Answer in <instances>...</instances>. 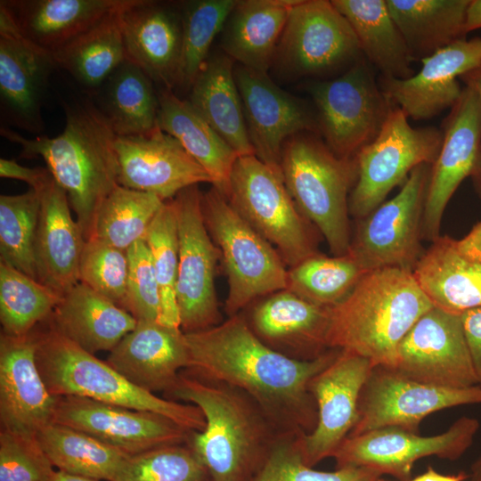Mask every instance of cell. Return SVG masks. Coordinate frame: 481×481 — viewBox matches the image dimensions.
I'll return each instance as SVG.
<instances>
[{
    "label": "cell",
    "mask_w": 481,
    "mask_h": 481,
    "mask_svg": "<svg viewBox=\"0 0 481 481\" xmlns=\"http://www.w3.org/2000/svg\"><path fill=\"white\" fill-rule=\"evenodd\" d=\"M184 335L189 351L184 373L242 390L280 433L308 434L315 428L317 407L309 383L340 349L330 348L314 360L289 358L265 344L240 314Z\"/></svg>",
    "instance_id": "1"
},
{
    "label": "cell",
    "mask_w": 481,
    "mask_h": 481,
    "mask_svg": "<svg viewBox=\"0 0 481 481\" xmlns=\"http://www.w3.org/2000/svg\"><path fill=\"white\" fill-rule=\"evenodd\" d=\"M64 112L65 126L57 136L28 139L4 126L0 134L20 145L21 157L44 159L88 240L102 202L119 185L117 135L91 99L65 103Z\"/></svg>",
    "instance_id": "2"
},
{
    "label": "cell",
    "mask_w": 481,
    "mask_h": 481,
    "mask_svg": "<svg viewBox=\"0 0 481 481\" xmlns=\"http://www.w3.org/2000/svg\"><path fill=\"white\" fill-rule=\"evenodd\" d=\"M170 400L200 409L206 425L192 431L188 444L211 481H250L280 434L258 404L228 384L201 379L183 371ZM175 401V400H174Z\"/></svg>",
    "instance_id": "3"
},
{
    "label": "cell",
    "mask_w": 481,
    "mask_h": 481,
    "mask_svg": "<svg viewBox=\"0 0 481 481\" xmlns=\"http://www.w3.org/2000/svg\"><path fill=\"white\" fill-rule=\"evenodd\" d=\"M433 306L412 271L368 272L347 297L330 307L327 346L395 368L399 343Z\"/></svg>",
    "instance_id": "4"
},
{
    "label": "cell",
    "mask_w": 481,
    "mask_h": 481,
    "mask_svg": "<svg viewBox=\"0 0 481 481\" xmlns=\"http://www.w3.org/2000/svg\"><path fill=\"white\" fill-rule=\"evenodd\" d=\"M36 360L39 372L55 396H80L133 410L161 414L189 431H202L206 421L200 409L161 398L143 390L106 361L86 352L47 328L36 332Z\"/></svg>",
    "instance_id": "5"
},
{
    "label": "cell",
    "mask_w": 481,
    "mask_h": 481,
    "mask_svg": "<svg viewBox=\"0 0 481 481\" xmlns=\"http://www.w3.org/2000/svg\"><path fill=\"white\" fill-rule=\"evenodd\" d=\"M281 173L300 214L320 232L333 256L351 244L349 195L356 182L355 158L335 155L314 133L289 138L282 149Z\"/></svg>",
    "instance_id": "6"
},
{
    "label": "cell",
    "mask_w": 481,
    "mask_h": 481,
    "mask_svg": "<svg viewBox=\"0 0 481 481\" xmlns=\"http://www.w3.org/2000/svg\"><path fill=\"white\" fill-rule=\"evenodd\" d=\"M202 213L227 277L224 311L239 314L256 299L287 289L288 269L276 249L215 187L202 193Z\"/></svg>",
    "instance_id": "7"
},
{
    "label": "cell",
    "mask_w": 481,
    "mask_h": 481,
    "mask_svg": "<svg viewBox=\"0 0 481 481\" xmlns=\"http://www.w3.org/2000/svg\"><path fill=\"white\" fill-rule=\"evenodd\" d=\"M226 198L289 268L318 253L311 223L297 208L282 173L255 155L237 159Z\"/></svg>",
    "instance_id": "8"
},
{
    "label": "cell",
    "mask_w": 481,
    "mask_h": 481,
    "mask_svg": "<svg viewBox=\"0 0 481 481\" xmlns=\"http://www.w3.org/2000/svg\"><path fill=\"white\" fill-rule=\"evenodd\" d=\"M442 140V131L412 127L404 112L394 106L377 137L355 156L357 178L349 195V214L356 220L366 216L415 167L432 165Z\"/></svg>",
    "instance_id": "9"
},
{
    "label": "cell",
    "mask_w": 481,
    "mask_h": 481,
    "mask_svg": "<svg viewBox=\"0 0 481 481\" xmlns=\"http://www.w3.org/2000/svg\"><path fill=\"white\" fill-rule=\"evenodd\" d=\"M363 58L332 79L309 87L318 111V130L338 157L354 159L381 130L391 102Z\"/></svg>",
    "instance_id": "10"
},
{
    "label": "cell",
    "mask_w": 481,
    "mask_h": 481,
    "mask_svg": "<svg viewBox=\"0 0 481 481\" xmlns=\"http://www.w3.org/2000/svg\"><path fill=\"white\" fill-rule=\"evenodd\" d=\"M430 173L431 164L418 166L395 197L357 220L348 252L367 272L415 268L425 250L422 221Z\"/></svg>",
    "instance_id": "11"
},
{
    "label": "cell",
    "mask_w": 481,
    "mask_h": 481,
    "mask_svg": "<svg viewBox=\"0 0 481 481\" xmlns=\"http://www.w3.org/2000/svg\"><path fill=\"white\" fill-rule=\"evenodd\" d=\"M363 58L350 24L331 1L298 0L289 13L273 65L288 77H321Z\"/></svg>",
    "instance_id": "12"
},
{
    "label": "cell",
    "mask_w": 481,
    "mask_h": 481,
    "mask_svg": "<svg viewBox=\"0 0 481 481\" xmlns=\"http://www.w3.org/2000/svg\"><path fill=\"white\" fill-rule=\"evenodd\" d=\"M201 200L198 185L182 190L172 199L179 244L175 297L183 333L204 330L223 322L215 288L220 256L205 224Z\"/></svg>",
    "instance_id": "13"
},
{
    "label": "cell",
    "mask_w": 481,
    "mask_h": 481,
    "mask_svg": "<svg viewBox=\"0 0 481 481\" xmlns=\"http://www.w3.org/2000/svg\"><path fill=\"white\" fill-rule=\"evenodd\" d=\"M480 424L477 419L462 416L436 436H421L400 428H377L347 436L333 455L336 468L365 467L399 481L411 479L419 459L436 456L455 461L473 444Z\"/></svg>",
    "instance_id": "14"
},
{
    "label": "cell",
    "mask_w": 481,
    "mask_h": 481,
    "mask_svg": "<svg viewBox=\"0 0 481 481\" xmlns=\"http://www.w3.org/2000/svg\"><path fill=\"white\" fill-rule=\"evenodd\" d=\"M481 404V387L448 388L409 379L394 368L374 366L362 388L358 419L348 436L381 428L419 432L423 419L437 411Z\"/></svg>",
    "instance_id": "15"
},
{
    "label": "cell",
    "mask_w": 481,
    "mask_h": 481,
    "mask_svg": "<svg viewBox=\"0 0 481 481\" xmlns=\"http://www.w3.org/2000/svg\"><path fill=\"white\" fill-rule=\"evenodd\" d=\"M394 369L431 386H477L461 314L436 306L422 314L399 343Z\"/></svg>",
    "instance_id": "16"
},
{
    "label": "cell",
    "mask_w": 481,
    "mask_h": 481,
    "mask_svg": "<svg viewBox=\"0 0 481 481\" xmlns=\"http://www.w3.org/2000/svg\"><path fill=\"white\" fill-rule=\"evenodd\" d=\"M367 358L340 350L309 383L317 407V423L298 437L304 462L314 467L334 453L358 419L359 397L371 369Z\"/></svg>",
    "instance_id": "17"
},
{
    "label": "cell",
    "mask_w": 481,
    "mask_h": 481,
    "mask_svg": "<svg viewBox=\"0 0 481 481\" xmlns=\"http://www.w3.org/2000/svg\"><path fill=\"white\" fill-rule=\"evenodd\" d=\"M53 423L83 431L128 455L186 443L192 432L156 412L72 395L58 396Z\"/></svg>",
    "instance_id": "18"
},
{
    "label": "cell",
    "mask_w": 481,
    "mask_h": 481,
    "mask_svg": "<svg viewBox=\"0 0 481 481\" xmlns=\"http://www.w3.org/2000/svg\"><path fill=\"white\" fill-rule=\"evenodd\" d=\"M55 68L53 55L23 37L0 4V105L5 122L32 134L43 131L42 106Z\"/></svg>",
    "instance_id": "19"
},
{
    "label": "cell",
    "mask_w": 481,
    "mask_h": 481,
    "mask_svg": "<svg viewBox=\"0 0 481 481\" xmlns=\"http://www.w3.org/2000/svg\"><path fill=\"white\" fill-rule=\"evenodd\" d=\"M439 153L431 165L422 221L423 240L441 234L447 204L460 184L470 177L481 149V102L464 86L443 123Z\"/></svg>",
    "instance_id": "20"
},
{
    "label": "cell",
    "mask_w": 481,
    "mask_h": 481,
    "mask_svg": "<svg viewBox=\"0 0 481 481\" xmlns=\"http://www.w3.org/2000/svg\"><path fill=\"white\" fill-rule=\"evenodd\" d=\"M234 77L255 156L281 172L285 142L299 133H316L318 124L305 104L279 87L267 73L238 65Z\"/></svg>",
    "instance_id": "21"
},
{
    "label": "cell",
    "mask_w": 481,
    "mask_h": 481,
    "mask_svg": "<svg viewBox=\"0 0 481 481\" xmlns=\"http://www.w3.org/2000/svg\"><path fill=\"white\" fill-rule=\"evenodd\" d=\"M36 332L0 335V429L37 436L53 423L58 396L50 393L36 360Z\"/></svg>",
    "instance_id": "22"
},
{
    "label": "cell",
    "mask_w": 481,
    "mask_h": 481,
    "mask_svg": "<svg viewBox=\"0 0 481 481\" xmlns=\"http://www.w3.org/2000/svg\"><path fill=\"white\" fill-rule=\"evenodd\" d=\"M118 184L149 192L164 201L182 190L211 179L172 135L159 128L140 135L117 136Z\"/></svg>",
    "instance_id": "23"
},
{
    "label": "cell",
    "mask_w": 481,
    "mask_h": 481,
    "mask_svg": "<svg viewBox=\"0 0 481 481\" xmlns=\"http://www.w3.org/2000/svg\"><path fill=\"white\" fill-rule=\"evenodd\" d=\"M420 61L413 76L380 77L379 83L391 103L414 120L429 119L454 105L463 89L460 77L481 63V37L458 40Z\"/></svg>",
    "instance_id": "24"
},
{
    "label": "cell",
    "mask_w": 481,
    "mask_h": 481,
    "mask_svg": "<svg viewBox=\"0 0 481 481\" xmlns=\"http://www.w3.org/2000/svg\"><path fill=\"white\" fill-rule=\"evenodd\" d=\"M412 272L434 306L459 314L481 306V220L461 239L440 235Z\"/></svg>",
    "instance_id": "25"
},
{
    "label": "cell",
    "mask_w": 481,
    "mask_h": 481,
    "mask_svg": "<svg viewBox=\"0 0 481 481\" xmlns=\"http://www.w3.org/2000/svg\"><path fill=\"white\" fill-rule=\"evenodd\" d=\"M126 57L154 83L176 86L182 49L178 4L127 0L118 11Z\"/></svg>",
    "instance_id": "26"
},
{
    "label": "cell",
    "mask_w": 481,
    "mask_h": 481,
    "mask_svg": "<svg viewBox=\"0 0 481 481\" xmlns=\"http://www.w3.org/2000/svg\"><path fill=\"white\" fill-rule=\"evenodd\" d=\"M106 362L136 387L168 395L189 364L185 335L180 327L159 321H137L135 328L110 352Z\"/></svg>",
    "instance_id": "27"
},
{
    "label": "cell",
    "mask_w": 481,
    "mask_h": 481,
    "mask_svg": "<svg viewBox=\"0 0 481 481\" xmlns=\"http://www.w3.org/2000/svg\"><path fill=\"white\" fill-rule=\"evenodd\" d=\"M244 317L265 344L289 358L314 360L329 350L330 307L313 304L288 289L263 298Z\"/></svg>",
    "instance_id": "28"
},
{
    "label": "cell",
    "mask_w": 481,
    "mask_h": 481,
    "mask_svg": "<svg viewBox=\"0 0 481 481\" xmlns=\"http://www.w3.org/2000/svg\"><path fill=\"white\" fill-rule=\"evenodd\" d=\"M35 241L37 281L61 297L79 282V263L86 243L64 190L54 179L41 192Z\"/></svg>",
    "instance_id": "29"
},
{
    "label": "cell",
    "mask_w": 481,
    "mask_h": 481,
    "mask_svg": "<svg viewBox=\"0 0 481 481\" xmlns=\"http://www.w3.org/2000/svg\"><path fill=\"white\" fill-rule=\"evenodd\" d=\"M127 0H1L20 35L53 55Z\"/></svg>",
    "instance_id": "30"
},
{
    "label": "cell",
    "mask_w": 481,
    "mask_h": 481,
    "mask_svg": "<svg viewBox=\"0 0 481 481\" xmlns=\"http://www.w3.org/2000/svg\"><path fill=\"white\" fill-rule=\"evenodd\" d=\"M47 327L95 355L111 351L137 323L126 310L78 282L62 298Z\"/></svg>",
    "instance_id": "31"
},
{
    "label": "cell",
    "mask_w": 481,
    "mask_h": 481,
    "mask_svg": "<svg viewBox=\"0 0 481 481\" xmlns=\"http://www.w3.org/2000/svg\"><path fill=\"white\" fill-rule=\"evenodd\" d=\"M298 1H238L221 31L224 53L241 66L267 73L290 9Z\"/></svg>",
    "instance_id": "32"
},
{
    "label": "cell",
    "mask_w": 481,
    "mask_h": 481,
    "mask_svg": "<svg viewBox=\"0 0 481 481\" xmlns=\"http://www.w3.org/2000/svg\"><path fill=\"white\" fill-rule=\"evenodd\" d=\"M159 94L158 126L175 137L208 173L212 186L225 197L237 159L236 151L208 124L192 105L161 87Z\"/></svg>",
    "instance_id": "33"
},
{
    "label": "cell",
    "mask_w": 481,
    "mask_h": 481,
    "mask_svg": "<svg viewBox=\"0 0 481 481\" xmlns=\"http://www.w3.org/2000/svg\"><path fill=\"white\" fill-rule=\"evenodd\" d=\"M189 91L186 100L239 156L255 155L228 55L208 56Z\"/></svg>",
    "instance_id": "34"
},
{
    "label": "cell",
    "mask_w": 481,
    "mask_h": 481,
    "mask_svg": "<svg viewBox=\"0 0 481 481\" xmlns=\"http://www.w3.org/2000/svg\"><path fill=\"white\" fill-rule=\"evenodd\" d=\"M350 24L364 59L381 77L413 76L412 60L386 0H332Z\"/></svg>",
    "instance_id": "35"
},
{
    "label": "cell",
    "mask_w": 481,
    "mask_h": 481,
    "mask_svg": "<svg viewBox=\"0 0 481 481\" xmlns=\"http://www.w3.org/2000/svg\"><path fill=\"white\" fill-rule=\"evenodd\" d=\"M414 61L466 38L465 20L470 0H386Z\"/></svg>",
    "instance_id": "36"
},
{
    "label": "cell",
    "mask_w": 481,
    "mask_h": 481,
    "mask_svg": "<svg viewBox=\"0 0 481 481\" xmlns=\"http://www.w3.org/2000/svg\"><path fill=\"white\" fill-rule=\"evenodd\" d=\"M98 92L101 96L95 104L117 136L147 135L159 128L158 91L134 62L126 59Z\"/></svg>",
    "instance_id": "37"
},
{
    "label": "cell",
    "mask_w": 481,
    "mask_h": 481,
    "mask_svg": "<svg viewBox=\"0 0 481 481\" xmlns=\"http://www.w3.org/2000/svg\"><path fill=\"white\" fill-rule=\"evenodd\" d=\"M118 11L102 18L53 54L58 68L69 72L90 94H95L126 59Z\"/></svg>",
    "instance_id": "38"
},
{
    "label": "cell",
    "mask_w": 481,
    "mask_h": 481,
    "mask_svg": "<svg viewBox=\"0 0 481 481\" xmlns=\"http://www.w3.org/2000/svg\"><path fill=\"white\" fill-rule=\"evenodd\" d=\"M37 437L58 470L99 481H111L129 456L89 434L61 424L48 425Z\"/></svg>",
    "instance_id": "39"
},
{
    "label": "cell",
    "mask_w": 481,
    "mask_h": 481,
    "mask_svg": "<svg viewBox=\"0 0 481 481\" xmlns=\"http://www.w3.org/2000/svg\"><path fill=\"white\" fill-rule=\"evenodd\" d=\"M164 202L155 194L118 185L102 202L91 239L127 251L144 240Z\"/></svg>",
    "instance_id": "40"
},
{
    "label": "cell",
    "mask_w": 481,
    "mask_h": 481,
    "mask_svg": "<svg viewBox=\"0 0 481 481\" xmlns=\"http://www.w3.org/2000/svg\"><path fill=\"white\" fill-rule=\"evenodd\" d=\"M368 272L349 252L328 257L316 253L288 270V290L321 306L341 302Z\"/></svg>",
    "instance_id": "41"
},
{
    "label": "cell",
    "mask_w": 481,
    "mask_h": 481,
    "mask_svg": "<svg viewBox=\"0 0 481 481\" xmlns=\"http://www.w3.org/2000/svg\"><path fill=\"white\" fill-rule=\"evenodd\" d=\"M46 285L0 260L1 333L21 337L45 322L61 300Z\"/></svg>",
    "instance_id": "42"
},
{
    "label": "cell",
    "mask_w": 481,
    "mask_h": 481,
    "mask_svg": "<svg viewBox=\"0 0 481 481\" xmlns=\"http://www.w3.org/2000/svg\"><path fill=\"white\" fill-rule=\"evenodd\" d=\"M236 0H190L179 5L182 49L176 86L191 88L209 56L211 45L237 4Z\"/></svg>",
    "instance_id": "43"
},
{
    "label": "cell",
    "mask_w": 481,
    "mask_h": 481,
    "mask_svg": "<svg viewBox=\"0 0 481 481\" xmlns=\"http://www.w3.org/2000/svg\"><path fill=\"white\" fill-rule=\"evenodd\" d=\"M40 194L29 189L0 196V260L37 281L35 241Z\"/></svg>",
    "instance_id": "44"
},
{
    "label": "cell",
    "mask_w": 481,
    "mask_h": 481,
    "mask_svg": "<svg viewBox=\"0 0 481 481\" xmlns=\"http://www.w3.org/2000/svg\"><path fill=\"white\" fill-rule=\"evenodd\" d=\"M151 256L161 298L160 322L180 327L175 297L179 262L176 216L171 200L164 202L144 239Z\"/></svg>",
    "instance_id": "45"
},
{
    "label": "cell",
    "mask_w": 481,
    "mask_h": 481,
    "mask_svg": "<svg viewBox=\"0 0 481 481\" xmlns=\"http://www.w3.org/2000/svg\"><path fill=\"white\" fill-rule=\"evenodd\" d=\"M111 481H211L188 441L129 455Z\"/></svg>",
    "instance_id": "46"
},
{
    "label": "cell",
    "mask_w": 481,
    "mask_h": 481,
    "mask_svg": "<svg viewBox=\"0 0 481 481\" xmlns=\"http://www.w3.org/2000/svg\"><path fill=\"white\" fill-rule=\"evenodd\" d=\"M303 434H280L264 463L250 481H377L379 472L365 467L320 471L306 465L298 446Z\"/></svg>",
    "instance_id": "47"
},
{
    "label": "cell",
    "mask_w": 481,
    "mask_h": 481,
    "mask_svg": "<svg viewBox=\"0 0 481 481\" xmlns=\"http://www.w3.org/2000/svg\"><path fill=\"white\" fill-rule=\"evenodd\" d=\"M127 275V251L95 239L86 240L79 263V282L122 307Z\"/></svg>",
    "instance_id": "48"
},
{
    "label": "cell",
    "mask_w": 481,
    "mask_h": 481,
    "mask_svg": "<svg viewBox=\"0 0 481 481\" xmlns=\"http://www.w3.org/2000/svg\"><path fill=\"white\" fill-rule=\"evenodd\" d=\"M128 275L122 307L136 321H159L161 298L150 249L141 240L127 249Z\"/></svg>",
    "instance_id": "49"
},
{
    "label": "cell",
    "mask_w": 481,
    "mask_h": 481,
    "mask_svg": "<svg viewBox=\"0 0 481 481\" xmlns=\"http://www.w3.org/2000/svg\"><path fill=\"white\" fill-rule=\"evenodd\" d=\"M53 468L37 436L0 429V481H50Z\"/></svg>",
    "instance_id": "50"
},
{
    "label": "cell",
    "mask_w": 481,
    "mask_h": 481,
    "mask_svg": "<svg viewBox=\"0 0 481 481\" xmlns=\"http://www.w3.org/2000/svg\"><path fill=\"white\" fill-rule=\"evenodd\" d=\"M0 176L27 183L30 189L40 193L53 180L47 167H27L14 159H0Z\"/></svg>",
    "instance_id": "51"
},
{
    "label": "cell",
    "mask_w": 481,
    "mask_h": 481,
    "mask_svg": "<svg viewBox=\"0 0 481 481\" xmlns=\"http://www.w3.org/2000/svg\"><path fill=\"white\" fill-rule=\"evenodd\" d=\"M461 319L477 385L481 387V306L462 313Z\"/></svg>",
    "instance_id": "52"
},
{
    "label": "cell",
    "mask_w": 481,
    "mask_h": 481,
    "mask_svg": "<svg viewBox=\"0 0 481 481\" xmlns=\"http://www.w3.org/2000/svg\"><path fill=\"white\" fill-rule=\"evenodd\" d=\"M468 478L469 474L465 471H460L455 475H443L436 472L433 468L428 467L423 474L408 481H465Z\"/></svg>",
    "instance_id": "53"
},
{
    "label": "cell",
    "mask_w": 481,
    "mask_h": 481,
    "mask_svg": "<svg viewBox=\"0 0 481 481\" xmlns=\"http://www.w3.org/2000/svg\"><path fill=\"white\" fill-rule=\"evenodd\" d=\"M481 29V0H470L467 9L465 32Z\"/></svg>",
    "instance_id": "54"
},
{
    "label": "cell",
    "mask_w": 481,
    "mask_h": 481,
    "mask_svg": "<svg viewBox=\"0 0 481 481\" xmlns=\"http://www.w3.org/2000/svg\"><path fill=\"white\" fill-rule=\"evenodd\" d=\"M464 86L471 89L481 102V63L460 77Z\"/></svg>",
    "instance_id": "55"
},
{
    "label": "cell",
    "mask_w": 481,
    "mask_h": 481,
    "mask_svg": "<svg viewBox=\"0 0 481 481\" xmlns=\"http://www.w3.org/2000/svg\"><path fill=\"white\" fill-rule=\"evenodd\" d=\"M50 481H99L94 478L70 474L61 470H54Z\"/></svg>",
    "instance_id": "56"
},
{
    "label": "cell",
    "mask_w": 481,
    "mask_h": 481,
    "mask_svg": "<svg viewBox=\"0 0 481 481\" xmlns=\"http://www.w3.org/2000/svg\"><path fill=\"white\" fill-rule=\"evenodd\" d=\"M476 193L481 199V149L470 175Z\"/></svg>",
    "instance_id": "57"
},
{
    "label": "cell",
    "mask_w": 481,
    "mask_h": 481,
    "mask_svg": "<svg viewBox=\"0 0 481 481\" xmlns=\"http://www.w3.org/2000/svg\"><path fill=\"white\" fill-rule=\"evenodd\" d=\"M468 479L469 481H481V456L472 463Z\"/></svg>",
    "instance_id": "58"
},
{
    "label": "cell",
    "mask_w": 481,
    "mask_h": 481,
    "mask_svg": "<svg viewBox=\"0 0 481 481\" xmlns=\"http://www.w3.org/2000/svg\"><path fill=\"white\" fill-rule=\"evenodd\" d=\"M377 481H387V480H384L382 479L381 477L379 479H378Z\"/></svg>",
    "instance_id": "59"
}]
</instances>
